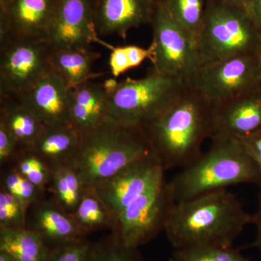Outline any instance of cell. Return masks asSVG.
I'll return each mask as SVG.
<instances>
[{"label":"cell","instance_id":"1","mask_svg":"<svg viewBox=\"0 0 261 261\" xmlns=\"http://www.w3.org/2000/svg\"><path fill=\"white\" fill-rule=\"evenodd\" d=\"M254 216L228 189L176 203L164 232L174 250L196 246L231 247Z\"/></svg>","mask_w":261,"mask_h":261},{"label":"cell","instance_id":"2","mask_svg":"<svg viewBox=\"0 0 261 261\" xmlns=\"http://www.w3.org/2000/svg\"><path fill=\"white\" fill-rule=\"evenodd\" d=\"M213 106L187 84L172 106L142 126L165 171L184 168L202 153L211 138Z\"/></svg>","mask_w":261,"mask_h":261},{"label":"cell","instance_id":"3","mask_svg":"<svg viewBox=\"0 0 261 261\" xmlns=\"http://www.w3.org/2000/svg\"><path fill=\"white\" fill-rule=\"evenodd\" d=\"M211 140L207 152L167 181L176 203L241 184L261 186L260 173L240 139L214 137Z\"/></svg>","mask_w":261,"mask_h":261},{"label":"cell","instance_id":"4","mask_svg":"<svg viewBox=\"0 0 261 261\" xmlns=\"http://www.w3.org/2000/svg\"><path fill=\"white\" fill-rule=\"evenodd\" d=\"M152 154L142 126L123 124L107 117L96 128L80 133L78 148L70 163L87 188Z\"/></svg>","mask_w":261,"mask_h":261},{"label":"cell","instance_id":"5","mask_svg":"<svg viewBox=\"0 0 261 261\" xmlns=\"http://www.w3.org/2000/svg\"><path fill=\"white\" fill-rule=\"evenodd\" d=\"M261 33L246 12L220 1L207 0L196 51L200 65L243 55H259Z\"/></svg>","mask_w":261,"mask_h":261},{"label":"cell","instance_id":"6","mask_svg":"<svg viewBox=\"0 0 261 261\" xmlns=\"http://www.w3.org/2000/svg\"><path fill=\"white\" fill-rule=\"evenodd\" d=\"M187 84L153 70L140 80L126 79L108 94V117L123 124L143 126L172 106Z\"/></svg>","mask_w":261,"mask_h":261},{"label":"cell","instance_id":"7","mask_svg":"<svg viewBox=\"0 0 261 261\" xmlns=\"http://www.w3.org/2000/svg\"><path fill=\"white\" fill-rule=\"evenodd\" d=\"M211 106L261 87L259 55H243L200 65L188 82Z\"/></svg>","mask_w":261,"mask_h":261},{"label":"cell","instance_id":"8","mask_svg":"<svg viewBox=\"0 0 261 261\" xmlns=\"http://www.w3.org/2000/svg\"><path fill=\"white\" fill-rule=\"evenodd\" d=\"M150 25L152 70L188 84L200 67L196 47L186 31L171 16L163 0H156Z\"/></svg>","mask_w":261,"mask_h":261},{"label":"cell","instance_id":"9","mask_svg":"<svg viewBox=\"0 0 261 261\" xmlns=\"http://www.w3.org/2000/svg\"><path fill=\"white\" fill-rule=\"evenodd\" d=\"M45 40L0 37V98L18 97L50 70Z\"/></svg>","mask_w":261,"mask_h":261},{"label":"cell","instance_id":"10","mask_svg":"<svg viewBox=\"0 0 261 261\" xmlns=\"http://www.w3.org/2000/svg\"><path fill=\"white\" fill-rule=\"evenodd\" d=\"M175 205L166 180L127 206L118 216L112 231L118 233L126 246L139 248L164 231Z\"/></svg>","mask_w":261,"mask_h":261},{"label":"cell","instance_id":"11","mask_svg":"<svg viewBox=\"0 0 261 261\" xmlns=\"http://www.w3.org/2000/svg\"><path fill=\"white\" fill-rule=\"evenodd\" d=\"M165 169L154 154L123 168L93 188L115 219L141 195L161 185Z\"/></svg>","mask_w":261,"mask_h":261},{"label":"cell","instance_id":"12","mask_svg":"<svg viewBox=\"0 0 261 261\" xmlns=\"http://www.w3.org/2000/svg\"><path fill=\"white\" fill-rule=\"evenodd\" d=\"M94 17L92 0H59L46 42L51 49L88 48L92 42L112 49L98 37Z\"/></svg>","mask_w":261,"mask_h":261},{"label":"cell","instance_id":"13","mask_svg":"<svg viewBox=\"0 0 261 261\" xmlns=\"http://www.w3.org/2000/svg\"><path fill=\"white\" fill-rule=\"evenodd\" d=\"M59 0H9L0 10V37L45 40Z\"/></svg>","mask_w":261,"mask_h":261},{"label":"cell","instance_id":"14","mask_svg":"<svg viewBox=\"0 0 261 261\" xmlns=\"http://www.w3.org/2000/svg\"><path fill=\"white\" fill-rule=\"evenodd\" d=\"M71 89L49 71L17 99L45 126L70 125ZM71 126V125H70Z\"/></svg>","mask_w":261,"mask_h":261},{"label":"cell","instance_id":"15","mask_svg":"<svg viewBox=\"0 0 261 261\" xmlns=\"http://www.w3.org/2000/svg\"><path fill=\"white\" fill-rule=\"evenodd\" d=\"M261 128V87L213 107L211 138H243Z\"/></svg>","mask_w":261,"mask_h":261},{"label":"cell","instance_id":"16","mask_svg":"<svg viewBox=\"0 0 261 261\" xmlns=\"http://www.w3.org/2000/svg\"><path fill=\"white\" fill-rule=\"evenodd\" d=\"M156 0H97L95 28L98 35L125 39L130 29L150 24Z\"/></svg>","mask_w":261,"mask_h":261},{"label":"cell","instance_id":"17","mask_svg":"<svg viewBox=\"0 0 261 261\" xmlns=\"http://www.w3.org/2000/svg\"><path fill=\"white\" fill-rule=\"evenodd\" d=\"M27 228L37 234L49 249L86 237L72 214L53 199L44 198L29 206Z\"/></svg>","mask_w":261,"mask_h":261},{"label":"cell","instance_id":"18","mask_svg":"<svg viewBox=\"0 0 261 261\" xmlns=\"http://www.w3.org/2000/svg\"><path fill=\"white\" fill-rule=\"evenodd\" d=\"M108 101L102 83L89 81L71 89L70 125L80 133L96 128L108 117Z\"/></svg>","mask_w":261,"mask_h":261},{"label":"cell","instance_id":"19","mask_svg":"<svg viewBox=\"0 0 261 261\" xmlns=\"http://www.w3.org/2000/svg\"><path fill=\"white\" fill-rule=\"evenodd\" d=\"M100 54L88 48L51 49L50 70L59 76L70 89L102 75L92 72V66Z\"/></svg>","mask_w":261,"mask_h":261},{"label":"cell","instance_id":"20","mask_svg":"<svg viewBox=\"0 0 261 261\" xmlns=\"http://www.w3.org/2000/svg\"><path fill=\"white\" fill-rule=\"evenodd\" d=\"M80 140V132L70 125L45 126L29 148L39 154L53 170L70 162Z\"/></svg>","mask_w":261,"mask_h":261},{"label":"cell","instance_id":"21","mask_svg":"<svg viewBox=\"0 0 261 261\" xmlns=\"http://www.w3.org/2000/svg\"><path fill=\"white\" fill-rule=\"evenodd\" d=\"M0 124L14 137L18 148L31 147L45 128L17 98H0Z\"/></svg>","mask_w":261,"mask_h":261},{"label":"cell","instance_id":"22","mask_svg":"<svg viewBox=\"0 0 261 261\" xmlns=\"http://www.w3.org/2000/svg\"><path fill=\"white\" fill-rule=\"evenodd\" d=\"M0 251L8 252L16 261H46L50 249L27 228H0Z\"/></svg>","mask_w":261,"mask_h":261},{"label":"cell","instance_id":"23","mask_svg":"<svg viewBox=\"0 0 261 261\" xmlns=\"http://www.w3.org/2000/svg\"><path fill=\"white\" fill-rule=\"evenodd\" d=\"M84 236L102 229L114 231L116 219L92 187H87L71 214Z\"/></svg>","mask_w":261,"mask_h":261},{"label":"cell","instance_id":"24","mask_svg":"<svg viewBox=\"0 0 261 261\" xmlns=\"http://www.w3.org/2000/svg\"><path fill=\"white\" fill-rule=\"evenodd\" d=\"M82 178L76 168L68 163L53 170V179L48 192L62 209L73 214L85 191Z\"/></svg>","mask_w":261,"mask_h":261},{"label":"cell","instance_id":"25","mask_svg":"<svg viewBox=\"0 0 261 261\" xmlns=\"http://www.w3.org/2000/svg\"><path fill=\"white\" fill-rule=\"evenodd\" d=\"M6 166L14 168L41 190L48 192L53 179V169L32 149L18 148Z\"/></svg>","mask_w":261,"mask_h":261},{"label":"cell","instance_id":"26","mask_svg":"<svg viewBox=\"0 0 261 261\" xmlns=\"http://www.w3.org/2000/svg\"><path fill=\"white\" fill-rule=\"evenodd\" d=\"M163 1L171 16L186 31L196 47V43L203 23L207 0Z\"/></svg>","mask_w":261,"mask_h":261},{"label":"cell","instance_id":"27","mask_svg":"<svg viewBox=\"0 0 261 261\" xmlns=\"http://www.w3.org/2000/svg\"><path fill=\"white\" fill-rule=\"evenodd\" d=\"M0 186L27 208L32 204L44 199L47 192L8 166L2 168Z\"/></svg>","mask_w":261,"mask_h":261},{"label":"cell","instance_id":"28","mask_svg":"<svg viewBox=\"0 0 261 261\" xmlns=\"http://www.w3.org/2000/svg\"><path fill=\"white\" fill-rule=\"evenodd\" d=\"M243 247L196 246L175 250L171 261H252L242 253Z\"/></svg>","mask_w":261,"mask_h":261},{"label":"cell","instance_id":"29","mask_svg":"<svg viewBox=\"0 0 261 261\" xmlns=\"http://www.w3.org/2000/svg\"><path fill=\"white\" fill-rule=\"evenodd\" d=\"M90 261H144L139 248L126 246L116 231L94 243Z\"/></svg>","mask_w":261,"mask_h":261},{"label":"cell","instance_id":"30","mask_svg":"<svg viewBox=\"0 0 261 261\" xmlns=\"http://www.w3.org/2000/svg\"><path fill=\"white\" fill-rule=\"evenodd\" d=\"M27 208L0 186V228H27Z\"/></svg>","mask_w":261,"mask_h":261},{"label":"cell","instance_id":"31","mask_svg":"<svg viewBox=\"0 0 261 261\" xmlns=\"http://www.w3.org/2000/svg\"><path fill=\"white\" fill-rule=\"evenodd\" d=\"M94 243L85 238L50 249L46 261H90Z\"/></svg>","mask_w":261,"mask_h":261},{"label":"cell","instance_id":"32","mask_svg":"<svg viewBox=\"0 0 261 261\" xmlns=\"http://www.w3.org/2000/svg\"><path fill=\"white\" fill-rule=\"evenodd\" d=\"M18 148V142L14 137L0 124V165L4 167L9 162Z\"/></svg>","mask_w":261,"mask_h":261},{"label":"cell","instance_id":"33","mask_svg":"<svg viewBox=\"0 0 261 261\" xmlns=\"http://www.w3.org/2000/svg\"><path fill=\"white\" fill-rule=\"evenodd\" d=\"M109 66L114 78L130 69L125 46L112 47L110 55Z\"/></svg>","mask_w":261,"mask_h":261},{"label":"cell","instance_id":"34","mask_svg":"<svg viewBox=\"0 0 261 261\" xmlns=\"http://www.w3.org/2000/svg\"><path fill=\"white\" fill-rule=\"evenodd\" d=\"M240 140L261 174V128Z\"/></svg>","mask_w":261,"mask_h":261},{"label":"cell","instance_id":"35","mask_svg":"<svg viewBox=\"0 0 261 261\" xmlns=\"http://www.w3.org/2000/svg\"><path fill=\"white\" fill-rule=\"evenodd\" d=\"M125 49L129 61L130 68L139 66L146 59L152 61L153 49L151 45L147 49L139 47V46L126 45L125 46Z\"/></svg>","mask_w":261,"mask_h":261},{"label":"cell","instance_id":"36","mask_svg":"<svg viewBox=\"0 0 261 261\" xmlns=\"http://www.w3.org/2000/svg\"><path fill=\"white\" fill-rule=\"evenodd\" d=\"M246 13L252 23L261 33V0H250Z\"/></svg>","mask_w":261,"mask_h":261},{"label":"cell","instance_id":"37","mask_svg":"<svg viewBox=\"0 0 261 261\" xmlns=\"http://www.w3.org/2000/svg\"><path fill=\"white\" fill-rule=\"evenodd\" d=\"M253 224L256 226L257 236L253 246L257 247L261 252V186L259 187V192L257 195V209L256 213L253 215Z\"/></svg>","mask_w":261,"mask_h":261},{"label":"cell","instance_id":"38","mask_svg":"<svg viewBox=\"0 0 261 261\" xmlns=\"http://www.w3.org/2000/svg\"><path fill=\"white\" fill-rule=\"evenodd\" d=\"M220 1L245 12H246L250 3V0H220Z\"/></svg>","mask_w":261,"mask_h":261},{"label":"cell","instance_id":"39","mask_svg":"<svg viewBox=\"0 0 261 261\" xmlns=\"http://www.w3.org/2000/svg\"><path fill=\"white\" fill-rule=\"evenodd\" d=\"M0 261H16V260L8 252L0 251Z\"/></svg>","mask_w":261,"mask_h":261},{"label":"cell","instance_id":"40","mask_svg":"<svg viewBox=\"0 0 261 261\" xmlns=\"http://www.w3.org/2000/svg\"><path fill=\"white\" fill-rule=\"evenodd\" d=\"M9 0H0V10L4 9Z\"/></svg>","mask_w":261,"mask_h":261},{"label":"cell","instance_id":"41","mask_svg":"<svg viewBox=\"0 0 261 261\" xmlns=\"http://www.w3.org/2000/svg\"><path fill=\"white\" fill-rule=\"evenodd\" d=\"M259 56H260V61H261V50H260V54H259Z\"/></svg>","mask_w":261,"mask_h":261}]
</instances>
